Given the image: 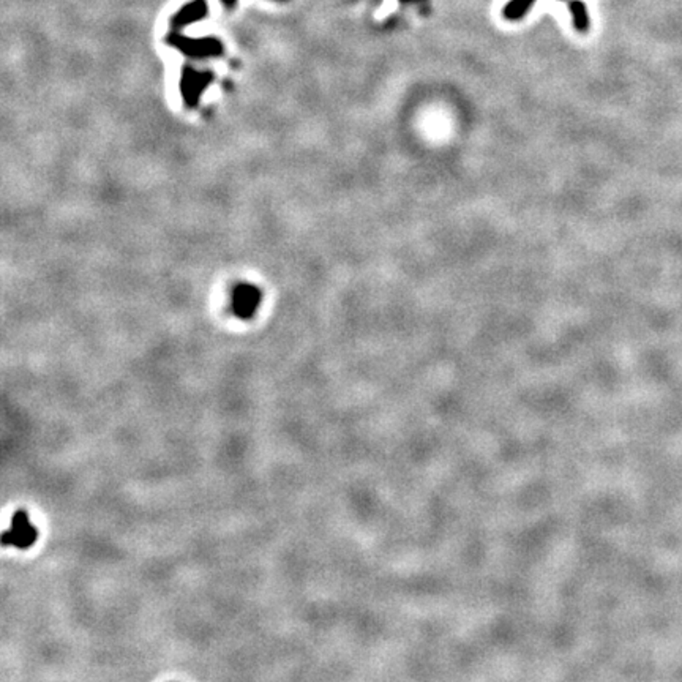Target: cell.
Listing matches in <instances>:
<instances>
[{
	"label": "cell",
	"instance_id": "ba28073f",
	"mask_svg": "<svg viewBox=\"0 0 682 682\" xmlns=\"http://www.w3.org/2000/svg\"><path fill=\"white\" fill-rule=\"evenodd\" d=\"M223 2H224V3H226V5H229V7H231V5H234V2H235V0H223Z\"/></svg>",
	"mask_w": 682,
	"mask_h": 682
},
{
	"label": "cell",
	"instance_id": "52a82bcc",
	"mask_svg": "<svg viewBox=\"0 0 682 682\" xmlns=\"http://www.w3.org/2000/svg\"><path fill=\"white\" fill-rule=\"evenodd\" d=\"M535 0H510V3L504 8V17L509 21H518L528 13Z\"/></svg>",
	"mask_w": 682,
	"mask_h": 682
},
{
	"label": "cell",
	"instance_id": "8992f818",
	"mask_svg": "<svg viewBox=\"0 0 682 682\" xmlns=\"http://www.w3.org/2000/svg\"><path fill=\"white\" fill-rule=\"evenodd\" d=\"M569 7L572 11V17H574L575 29L581 34L588 32L589 16H588V11H586V7H584V3H581L580 0H572Z\"/></svg>",
	"mask_w": 682,
	"mask_h": 682
},
{
	"label": "cell",
	"instance_id": "6da1fadb",
	"mask_svg": "<svg viewBox=\"0 0 682 682\" xmlns=\"http://www.w3.org/2000/svg\"><path fill=\"white\" fill-rule=\"evenodd\" d=\"M38 537V532L32 526L29 520V515L26 512H16L13 518H11V526L8 531H5L2 535L3 545H13L16 548H29L34 545V542Z\"/></svg>",
	"mask_w": 682,
	"mask_h": 682
},
{
	"label": "cell",
	"instance_id": "5b68a950",
	"mask_svg": "<svg viewBox=\"0 0 682 682\" xmlns=\"http://www.w3.org/2000/svg\"><path fill=\"white\" fill-rule=\"evenodd\" d=\"M207 13V5L205 0H194V2L188 3L187 7L182 8L177 15L174 17V26L180 27L185 26V24H191L194 21L203 20Z\"/></svg>",
	"mask_w": 682,
	"mask_h": 682
},
{
	"label": "cell",
	"instance_id": "277c9868",
	"mask_svg": "<svg viewBox=\"0 0 682 682\" xmlns=\"http://www.w3.org/2000/svg\"><path fill=\"white\" fill-rule=\"evenodd\" d=\"M210 82V75L209 73L196 71V70H187L184 73V79H182V92L188 105H194L198 101L199 95L204 92V89L207 87V84Z\"/></svg>",
	"mask_w": 682,
	"mask_h": 682
},
{
	"label": "cell",
	"instance_id": "3957f363",
	"mask_svg": "<svg viewBox=\"0 0 682 682\" xmlns=\"http://www.w3.org/2000/svg\"><path fill=\"white\" fill-rule=\"evenodd\" d=\"M261 303V292L249 284L237 286L233 294V310L242 319H248L256 313Z\"/></svg>",
	"mask_w": 682,
	"mask_h": 682
},
{
	"label": "cell",
	"instance_id": "7a4b0ae2",
	"mask_svg": "<svg viewBox=\"0 0 682 682\" xmlns=\"http://www.w3.org/2000/svg\"><path fill=\"white\" fill-rule=\"evenodd\" d=\"M170 43L184 54L194 59H205L220 56L223 48L215 38H187V36H173Z\"/></svg>",
	"mask_w": 682,
	"mask_h": 682
}]
</instances>
